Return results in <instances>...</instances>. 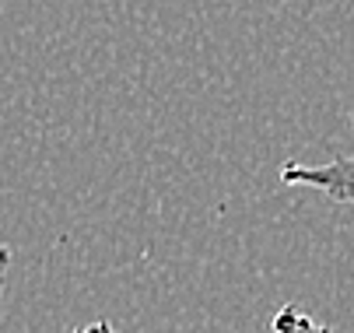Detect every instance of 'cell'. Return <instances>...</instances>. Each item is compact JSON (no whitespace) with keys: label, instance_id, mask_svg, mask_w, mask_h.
<instances>
[{"label":"cell","instance_id":"cell-4","mask_svg":"<svg viewBox=\"0 0 354 333\" xmlns=\"http://www.w3.org/2000/svg\"><path fill=\"white\" fill-rule=\"evenodd\" d=\"M74 333H113V323H109V319H95V323H84V326H77Z\"/></svg>","mask_w":354,"mask_h":333},{"label":"cell","instance_id":"cell-1","mask_svg":"<svg viewBox=\"0 0 354 333\" xmlns=\"http://www.w3.org/2000/svg\"><path fill=\"white\" fill-rule=\"evenodd\" d=\"M281 182L295 189H316V193L354 207V155L330 162H288L281 169Z\"/></svg>","mask_w":354,"mask_h":333},{"label":"cell","instance_id":"cell-2","mask_svg":"<svg viewBox=\"0 0 354 333\" xmlns=\"http://www.w3.org/2000/svg\"><path fill=\"white\" fill-rule=\"evenodd\" d=\"M270 333H333L326 323H316L309 312H301L298 305H281L274 323H270Z\"/></svg>","mask_w":354,"mask_h":333},{"label":"cell","instance_id":"cell-3","mask_svg":"<svg viewBox=\"0 0 354 333\" xmlns=\"http://www.w3.org/2000/svg\"><path fill=\"white\" fill-rule=\"evenodd\" d=\"M11 263H15V253H11V246H4V242H0V305H4V295H8Z\"/></svg>","mask_w":354,"mask_h":333}]
</instances>
